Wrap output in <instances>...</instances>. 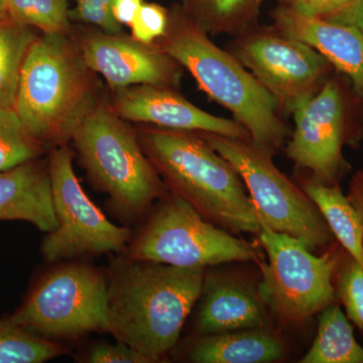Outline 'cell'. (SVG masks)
I'll list each match as a JSON object with an SVG mask.
<instances>
[{
    "label": "cell",
    "instance_id": "cell-1",
    "mask_svg": "<svg viewBox=\"0 0 363 363\" xmlns=\"http://www.w3.org/2000/svg\"><path fill=\"white\" fill-rule=\"evenodd\" d=\"M107 283L106 332L157 362L178 342L186 319L201 297L204 267L128 257Z\"/></svg>",
    "mask_w": 363,
    "mask_h": 363
},
{
    "label": "cell",
    "instance_id": "cell-2",
    "mask_svg": "<svg viewBox=\"0 0 363 363\" xmlns=\"http://www.w3.org/2000/svg\"><path fill=\"white\" fill-rule=\"evenodd\" d=\"M105 97L73 33H42L26 52L13 109L28 135L50 150L69 145Z\"/></svg>",
    "mask_w": 363,
    "mask_h": 363
},
{
    "label": "cell",
    "instance_id": "cell-3",
    "mask_svg": "<svg viewBox=\"0 0 363 363\" xmlns=\"http://www.w3.org/2000/svg\"><path fill=\"white\" fill-rule=\"evenodd\" d=\"M169 13L166 33L154 45L187 70L210 99L230 112L255 145L274 156L291 136L276 100L228 50L186 16L179 2Z\"/></svg>",
    "mask_w": 363,
    "mask_h": 363
},
{
    "label": "cell",
    "instance_id": "cell-4",
    "mask_svg": "<svg viewBox=\"0 0 363 363\" xmlns=\"http://www.w3.org/2000/svg\"><path fill=\"white\" fill-rule=\"evenodd\" d=\"M135 131L172 194L227 231L259 233V219L240 176L201 133L145 124Z\"/></svg>",
    "mask_w": 363,
    "mask_h": 363
},
{
    "label": "cell",
    "instance_id": "cell-5",
    "mask_svg": "<svg viewBox=\"0 0 363 363\" xmlns=\"http://www.w3.org/2000/svg\"><path fill=\"white\" fill-rule=\"evenodd\" d=\"M71 142L91 183L123 216H140L164 194L166 185L135 130L113 111L108 98L86 117Z\"/></svg>",
    "mask_w": 363,
    "mask_h": 363
},
{
    "label": "cell",
    "instance_id": "cell-6",
    "mask_svg": "<svg viewBox=\"0 0 363 363\" xmlns=\"http://www.w3.org/2000/svg\"><path fill=\"white\" fill-rule=\"evenodd\" d=\"M200 133L238 172L259 222L292 236L311 252L332 243L333 234L321 212L302 188L279 171L274 155L252 140Z\"/></svg>",
    "mask_w": 363,
    "mask_h": 363
},
{
    "label": "cell",
    "instance_id": "cell-7",
    "mask_svg": "<svg viewBox=\"0 0 363 363\" xmlns=\"http://www.w3.org/2000/svg\"><path fill=\"white\" fill-rule=\"evenodd\" d=\"M362 106L350 80L336 71L294 111L295 128L286 143V157L315 180L339 184L350 169L343 147L359 140L357 116Z\"/></svg>",
    "mask_w": 363,
    "mask_h": 363
},
{
    "label": "cell",
    "instance_id": "cell-8",
    "mask_svg": "<svg viewBox=\"0 0 363 363\" xmlns=\"http://www.w3.org/2000/svg\"><path fill=\"white\" fill-rule=\"evenodd\" d=\"M257 234L267 255V264L257 262L264 277L262 296L281 321L301 323L336 303L340 250L333 247L316 257L301 241L262 222Z\"/></svg>",
    "mask_w": 363,
    "mask_h": 363
},
{
    "label": "cell",
    "instance_id": "cell-9",
    "mask_svg": "<svg viewBox=\"0 0 363 363\" xmlns=\"http://www.w3.org/2000/svg\"><path fill=\"white\" fill-rule=\"evenodd\" d=\"M128 257L183 267L259 260L247 242L208 221L172 193L131 240Z\"/></svg>",
    "mask_w": 363,
    "mask_h": 363
},
{
    "label": "cell",
    "instance_id": "cell-10",
    "mask_svg": "<svg viewBox=\"0 0 363 363\" xmlns=\"http://www.w3.org/2000/svg\"><path fill=\"white\" fill-rule=\"evenodd\" d=\"M107 286L106 279L96 269L66 264L40 279L7 318L50 340L106 331Z\"/></svg>",
    "mask_w": 363,
    "mask_h": 363
},
{
    "label": "cell",
    "instance_id": "cell-11",
    "mask_svg": "<svg viewBox=\"0 0 363 363\" xmlns=\"http://www.w3.org/2000/svg\"><path fill=\"white\" fill-rule=\"evenodd\" d=\"M228 51L266 88L284 116H292L336 72L316 50L272 25L259 23L233 37Z\"/></svg>",
    "mask_w": 363,
    "mask_h": 363
},
{
    "label": "cell",
    "instance_id": "cell-12",
    "mask_svg": "<svg viewBox=\"0 0 363 363\" xmlns=\"http://www.w3.org/2000/svg\"><path fill=\"white\" fill-rule=\"evenodd\" d=\"M74 157L75 150L64 145L50 150L48 157L52 205L58 220V227L48 233L40 247L48 262L121 252L133 236L128 227L112 223L91 201L74 171Z\"/></svg>",
    "mask_w": 363,
    "mask_h": 363
},
{
    "label": "cell",
    "instance_id": "cell-13",
    "mask_svg": "<svg viewBox=\"0 0 363 363\" xmlns=\"http://www.w3.org/2000/svg\"><path fill=\"white\" fill-rule=\"evenodd\" d=\"M73 35L86 64L105 79L111 91L138 85L180 86L183 67L156 45L87 26L74 28Z\"/></svg>",
    "mask_w": 363,
    "mask_h": 363
},
{
    "label": "cell",
    "instance_id": "cell-14",
    "mask_svg": "<svg viewBox=\"0 0 363 363\" xmlns=\"http://www.w3.org/2000/svg\"><path fill=\"white\" fill-rule=\"evenodd\" d=\"M108 101L128 123L252 140L247 128L238 121L203 111L182 96L176 88L131 86L112 90Z\"/></svg>",
    "mask_w": 363,
    "mask_h": 363
},
{
    "label": "cell",
    "instance_id": "cell-15",
    "mask_svg": "<svg viewBox=\"0 0 363 363\" xmlns=\"http://www.w3.org/2000/svg\"><path fill=\"white\" fill-rule=\"evenodd\" d=\"M272 25L302 40L325 57L350 80L363 102V33L351 26L312 18L277 4L269 11Z\"/></svg>",
    "mask_w": 363,
    "mask_h": 363
},
{
    "label": "cell",
    "instance_id": "cell-16",
    "mask_svg": "<svg viewBox=\"0 0 363 363\" xmlns=\"http://www.w3.org/2000/svg\"><path fill=\"white\" fill-rule=\"evenodd\" d=\"M26 221L44 233L58 227L48 162L33 160L0 173V221Z\"/></svg>",
    "mask_w": 363,
    "mask_h": 363
},
{
    "label": "cell",
    "instance_id": "cell-17",
    "mask_svg": "<svg viewBox=\"0 0 363 363\" xmlns=\"http://www.w3.org/2000/svg\"><path fill=\"white\" fill-rule=\"evenodd\" d=\"M206 291L197 318L200 333H222L267 327L264 308L255 291L238 279H215Z\"/></svg>",
    "mask_w": 363,
    "mask_h": 363
},
{
    "label": "cell",
    "instance_id": "cell-18",
    "mask_svg": "<svg viewBox=\"0 0 363 363\" xmlns=\"http://www.w3.org/2000/svg\"><path fill=\"white\" fill-rule=\"evenodd\" d=\"M286 355L281 339L267 327L208 334L196 342L190 359L197 363H269Z\"/></svg>",
    "mask_w": 363,
    "mask_h": 363
},
{
    "label": "cell",
    "instance_id": "cell-19",
    "mask_svg": "<svg viewBox=\"0 0 363 363\" xmlns=\"http://www.w3.org/2000/svg\"><path fill=\"white\" fill-rule=\"evenodd\" d=\"M300 187L309 196L340 247L363 267V228L357 210L339 184L322 183L311 176L300 178Z\"/></svg>",
    "mask_w": 363,
    "mask_h": 363
},
{
    "label": "cell",
    "instance_id": "cell-20",
    "mask_svg": "<svg viewBox=\"0 0 363 363\" xmlns=\"http://www.w3.org/2000/svg\"><path fill=\"white\" fill-rule=\"evenodd\" d=\"M184 13L210 37H236L259 23L264 0H180Z\"/></svg>",
    "mask_w": 363,
    "mask_h": 363
},
{
    "label": "cell",
    "instance_id": "cell-21",
    "mask_svg": "<svg viewBox=\"0 0 363 363\" xmlns=\"http://www.w3.org/2000/svg\"><path fill=\"white\" fill-rule=\"evenodd\" d=\"M321 312L316 338L301 362L363 363V347L340 306L333 303Z\"/></svg>",
    "mask_w": 363,
    "mask_h": 363
},
{
    "label": "cell",
    "instance_id": "cell-22",
    "mask_svg": "<svg viewBox=\"0 0 363 363\" xmlns=\"http://www.w3.org/2000/svg\"><path fill=\"white\" fill-rule=\"evenodd\" d=\"M38 37L33 28L0 14V107L13 108L21 66Z\"/></svg>",
    "mask_w": 363,
    "mask_h": 363
},
{
    "label": "cell",
    "instance_id": "cell-23",
    "mask_svg": "<svg viewBox=\"0 0 363 363\" xmlns=\"http://www.w3.org/2000/svg\"><path fill=\"white\" fill-rule=\"evenodd\" d=\"M67 351L61 344L26 330L7 317L0 320V363H42Z\"/></svg>",
    "mask_w": 363,
    "mask_h": 363
},
{
    "label": "cell",
    "instance_id": "cell-24",
    "mask_svg": "<svg viewBox=\"0 0 363 363\" xmlns=\"http://www.w3.org/2000/svg\"><path fill=\"white\" fill-rule=\"evenodd\" d=\"M6 11L21 25L43 35H72L69 0H6Z\"/></svg>",
    "mask_w": 363,
    "mask_h": 363
},
{
    "label": "cell",
    "instance_id": "cell-25",
    "mask_svg": "<svg viewBox=\"0 0 363 363\" xmlns=\"http://www.w3.org/2000/svg\"><path fill=\"white\" fill-rule=\"evenodd\" d=\"M45 152L28 135L13 107H0V173L40 159Z\"/></svg>",
    "mask_w": 363,
    "mask_h": 363
},
{
    "label": "cell",
    "instance_id": "cell-26",
    "mask_svg": "<svg viewBox=\"0 0 363 363\" xmlns=\"http://www.w3.org/2000/svg\"><path fill=\"white\" fill-rule=\"evenodd\" d=\"M335 289L346 316L363 333V267L344 250L336 269Z\"/></svg>",
    "mask_w": 363,
    "mask_h": 363
},
{
    "label": "cell",
    "instance_id": "cell-27",
    "mask_svg": "<svg viewBox=\"0 0 363 363\" xmlns=\"http://www.w3.org/2000/svg\"><path fill=\"white\" fill-rule=\"evenodd\" d=\"M169 9L156 2H143L130 25L131 37L145 45H154L166 33Z\"/></svg>",
    "mask_w": 363,
    "mask_h": 363
},
{
    "label": "cell",
    "instance_id": "cell-28",
    "mask_svg": "<svg viewBox=\"0 0 363 363\" xmlns=\"http://www.w3.org/2000/svg\"><path fill=\"white\" fill-rule=\"evenodd\" d=\"M70 18L72 23L93 26L102 32L123 33V26L112 14V0H76L75 6L70 9Z\"/></svg>",
    "mask_w": 363,
    "mask_h": 363
},
{
    "label": "cell",
    "instance_id": "cell-29",
    "mask_svg": "<svg viewBox=\"0 0 363 363\" xmlns=\"http://www.w3.org/2000/svg\"><path fill=\"white\" fill-rule=\"evenodd\" d=\"M86 362L90 363H152L147 357L128 344H96L91 348Z\"/></svg>",
    "mask_w": 363,
    "mask_h": 363
},
{
    "label": "cell",
    "instance_id": "cell-30",
    "mask_svg": "<svg viewBox=\"0 0 363 363\" xmlns=\"http://www.w3.org/2000/svg\"><path fill=\"white\" fill-rule=\"evenodd\" d=\"M348 1L350 0H277L279 6L312 18H324L345 6Z\"/></svg>",
    "mask_w": 363,
    "mask_h": 363
},
{
    "label": "cell",
    "instance_id": "cell-31",
    "mask_svg": "<svg viewBox=\"0 0 363 363\" xmlns=\"http://www.w3.org/2000/svg\"><path fill=\"white\" fill-rule=\"evenodd\" d=\"M322 18L351 26L363 33V0H350L341 9Z\"/></svg>",
    "mask_w": 363,
    "mask_h": 363
},
{
    "label": "cell",
    "instance_id": "cell-32",
    "mask_svg": "<svg viewBox=\"0 0 363 363\" xmlns=\"http://www.w3.org/2000/svg\"><path fill=\"white\" fill-rule=\"evenodd\" d=\"M145 0H112V14L121 26H130Z\"/></svg>",
    "mask_w": 363,
    "mask_h": 363
},
{
    "label": "cell",
    "instance_id": "cell-33",
    "mask_svg": "<svg viewBox=\"0 0 363 363\" xmlns=\"http://www.w3.org/2000/svg\"><path fill=\"white\" fill-rule=\"evenodd\" d=\"M347 197L357 210L363 228V169L357 171L351 178Z\"/></svg>",
    "mask_w": 363,
    "mask_h": 363
},
{
    "label": "cell",
    "instance_id": "cell-34",
    "mask_svg": "<svg viewBox=\"0 0 363 363\" xmlns=\"http://www.w3.org/2000/svg\"><path fill=\"white\" fill-rule=\"evenodd\" d=\"M6 13V0H0V14Z\"/></svg>",
    "mask_w": 363,
    "mask_h": 363
}]
</instances>
